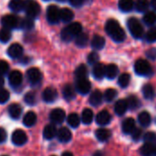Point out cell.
Instances as JSON below:
<instances>
[{
    "mask_svg": "<svg viewBox=\"0 0 156 156\" xmlns=\"http://www.w3.org/2000/svg\"><path fill=\"white\" fill-rule=\"evenodd\" d=\"M105 30L107 34L111 37V38L117 43L122 42L126 37L125 31L122 29L119 22L115 19H109L107 21L105 25Z\"/></svg>",
    "mask_w": 156,
    "mask_h": 156,
    "instance_id": "cell-1",
    "label": "cell"
},
{
    "mask_svg": "<svg viewBox=\"0 0 156 156\" xmlns=\"http://www.w3.org/2000/svg\"><path fill=\"white\" fill-rule=\"evenodd\" d=\"M82 32V26L79 22L70 23L68 27L62 29L61 31V39L65 42L71 41L74 37L80 35Z\"/></svg>",
    "mask_w": 156,
    "mask_h": 156,
    "instance_id": "cell-2",
    "label": "cell"
},
{
    "mask_svg": "<svg viewBox=\"0 0 156 156\" xmlns=\"http://www.w3.org/2000/svg\"><path fill=\"white\" fill-rule=\"evenodd\" d=\"M127 26L130 33L135 38H142L144 36V27L142 23L135 17H131L127 21Z\"/></svg>",
    "mask_w": 156,
    "mask_h": 156,
    "instance_id": "cell-3",
    "label": "cell"
},
{
    "mask_svg": "<svg viewBox=\"0 0 156 156\" xmlns=\"http://www.w3.org/2000/svg\"><path fill=\"white\" fill-rule=\"evenodd\" d=\"M134 70L136 74L140 76H149L153 72V69L150 65V63L143 58H140L136 60L134 64Z\"/></svg>",
    "mask_w": 156,
    "mask_h": 156,
    "instance_id": "cell-4",
    "label": "cell"
},
{
    "mask_svg": "<svg viewBox=\"0 0 156 156\" xmlns=\"http://www.w3.org/2000/svg\"><path fill=\"white\" fill-rule=\"evenodd\" d=\"M24 10L26 11L27 17L34 19L39 16L41 9H40V5H38V3L36 2L35 0H26Z\"/></svg>",
    "mask_w": 156,
    "mask_h": 156,
    "instance_id": "cell-5",
    "label": "cell"
},
{
    "mask_svg": "<svg viewBox=\"0 0 156 156\" xmlns=\"http://www.w3.org/2000/svg\"><path fill=\"white\" fill-rule=\"evenodd\" d=\"M1 23L4 27L8 29H14L19 27L20 20L16 15H5L1 18Z\"/></svg>",
    "mask_w": 156,
    "mask_h": 156,
    "instance_id": "cell-6",
    "label": "cell"
},
{
    "mask_svg": "<svg viewBox=\"0 0 156 156\" xmlns=\"http://www.w3.org/2000/svg\"><path fill=\"white\" fill-rule=\"evenodd\" d=\"M47 19L50 24H57L60 20V9L55 5H51L47 8Z\"/></svg>",
    "mask_w": 156,
    "mask_h": 156,
    "instance_id": "cell-7",
    "label": "cell"
},
{
    "mask_svg": "<svg viewBox=\"0 0 156 156\" xmlns=\"http://www.w3.org/2000/svg\"><path fill=\"white\" fill-rule=\"evenodd\" d=\"M27 78L31 85H37L42 80V74L37 68H30L27 71Z\"/></svg>",
    "mask_w": 156,
    "mask_h": 156,
    "instance_id": "cell-8",
    "label": "cell"
},
{
    "mask_svg": "<svg viewBox=\"0 0 156 156\" xmlns=\"http://www.w3.org/2000/svg\"><path fill=\"white\" fill-rule=\"evenodd\" d=\"M75 89L79 93H80L82 95H86L90 91L91 84L87 80V78L86 79H79L76 80Z\"/></svg>",
    "mask_w": 156,
    "mask_h": 156,
    "instance_id": "cell-9",
    "label": "cell"
},
{
    "mask_svg": "<svg viewBox=\"0 0 156 156\" xmlns=\"http://www.w3.org/2000/svg\"><path fill=\"white\" fill-rule=\"evenodd\" d=\"M66 118V113L62 109H54L51 111L49 114V119L50 121L55 123V124H60L65 121Z\"/></svg>",
    "mask_w": 156,
    "mask_h": 156,
    "instance_id": "cell-10",
    "label": "cell"
},
{
    "mask_svg": "<svg viewBox=\"0 0 156 156\" xmlns=\"http://www.w3.org/2000/svg\"><path fill=\"white\" fill-rule=\"evenodd\" d=\"M27 141V136L26 133L22 130H16L12 134V143L15 145L21 146L24 145Z\"/></svg>",
    "mask_w": 156,
    "mask_h": 156,
    "instance_id": "cell-11",
    "label": "cell"
},
{
    "mask_svg": "<svg viewBox=\"0 0 156 156\" xmlns=\"http://www.w3.org/2000/svg\"><path fill=\"white\" fill-rule=\"evenodd\" d=\"M23 75L19 70H13L8 75V82L13 88H16L22 84Z\"/></svg>",
    "mask_w": 156,
    "mask_h": 156,
    "instance_id": "cell-12",
    "label": "cell"
},
{
    "mask_svg": "<svg viewBox=\"0 0 156 156\" xmlns=\"http://www.w3.org/2000/svg\"><path fill=\"white\" fill-rule=\"evenodd\" d=\"M58 98V92L54 88H46L42 93V99L45 102L51 103L54 102Z\"/></svg>",
    "mask_w": 156,
    "mask_h": 156,
    "instance_id": "cell-13",
    "label": "cell"
},
{
    "mask_svg": "<svg viewBox=\"0 0 156 156\" xmlns=\"http://www.w3.org/2000/svg\"><path fill=\"white\" fill-rule=\"evenodd\" d=\"M7 54L11 58H18L23 54V47L18 43H14L9 46L7 49Z\"/></svg>",
    "mask_w": 156,
    "mask_h": 156,
    "instance_id": "cell-14",
    "label": "cell"
},
{
    "mask_svg": "<svg viewBox=\"0 0 156 156\" xmlns=\"http://www.w3.org/2000/svg\"><path fill=\"white\" fill-rule=\"evenodd\" d=\"M112 121V116L108 111H101L96 116V122L101 126H105L109 124Z\"/></svg>",
    "mask_w": 156,
    "mask_h": 156,
    "instance_id": "cell-15",
    "label": "cell"
},
{
    "mask_svg": "<svg viewBox=\"0 0 156 156\" xmlns=\"http://www.w3.org/2000/svg\"><path fill=\"white\" fill-rule=\"evenodd\" d=\"M57 137H58V141L61 143H69L71 140L72 134L69 128L61 127L57 133Z\"/></svg>",
    "mask_w": 156,
    "mask_h": 156,
    "instance_id": "cell-16",
    "label": "cell"
},
{
    "mask_svg": "<svg viewBox=\"0 0 156 156\" xmlns=\"http://www.w3.org/2000/svg\"><path fill=\"white\" fill-rule=\"evenodd\" d=\"M136 128L135 121L133 118H127L122 122V129L125 134H131Z\"/></svg>",
    "mask_w": 156,
    "mask_h": 156,
    "instance_id": "cell-17",
    "label": "cell"
},
{
    "mask_svg": "<svg viewBox=\"0 0 156 156\" xmlns=\"http://www.w3.org/2000/svg\"><path fill=\"white\" fill-rule=\"evenodd\" d=\"M22 107L17 104V103H13L8 107V113L9 116L14 119V120H17L20 118L21 114H22Z\"/></svg>",
    "mask_w": 156,
    "mask_h": 156,
    "instance_id": "cell-18",
    "label": "cell"
},
{
    "mask_svg": "<svg viewBox=\"0 0 156 156\" xmlns=\"http://www.w3.org/2000/svg\"><path fill=\"white\" fill-rule=\"evenodd\" d=\"M102 100H103V95H102V93H101L100 90H94V91L90 94L89 101H90V105H92V106H94V107H97V106H99L100 104H101Z\"/></svg>",
    "mask_w": 156,
    "mask_h": 156,
    "instance_id": "cell-19",
    "label": "cell"
},
{
    "mask_svg": "<svg viewBox=\"0 0 156 156\" xmlns=\"http://www.w3.org/2000/svg\"><path fill=\"white\" fill-rule=\"evenodd\" d=\"M92 74L93 77L96 80H101L105 76V66L102 63H97L94 65L93 69H92Z\"/></svg>",
    "mask_w": 156,
    "mask_h": 156,
    "instance_id": "cell-20",
    "label": "cell"
},
{
    "mask_svg": "<svg viewBox=\"0 0 156 156\" xmlns=\"http://www.w3.org/2000/svg\"><path fill=\"white\" fill-rule=\"evenodd\" d=\"M37 122V115L34 112H27L23 117V123L27 127H32Z\"/></svg>",
    "mask_w": 156,
    "mask_h": 156,
    "instance_id": "cell-21",
    "label": "cell"
},
{
    "mask_svg": "<svg viewBox=\"0 0 156 156\" xmlns=\"http://www.w3.org/2000/svg\"><path fill=\"white\" fill-rule=\"evenodd\" d=\"M90 45H91L92 48H94L95 50H100V49L104 48L105 39H104L103 37H101L100 35H95L91 39Z\"/></svg>",
    "mask_w": 156,
    "mask_h": 156,
    "instance_id": "cell-22",
    "label": "cell"
},
{
    "mask_svg": "<svg viewBox=\"0 0 156 156\" xmlns=\"http://www.w3.org/2000/svg\"><path fill=\"white\" fill-rule=\"evenodd\" d=\"M119 73V69L115 64H109L105 67V77L109 80H113Z\"/></svg>",
    "mask_w": 156,
    "mask_h": 156,
    "instance_id": "cell-23",
    "label": "cell"
},
{
    "mask_svg": "<svg viewBox=\"0 0 156 156\" xmlns=\"http://www.w3.org/2000/svg\"><path fill=\"white\" fill-rule=\"evenodd\" d=\"M128 110V104L126 100H119L114 106V112L117 115L122 116L123 115L126 111Z\"/></svg>",
    "mask_w": 156,
    "mask_h": 156,
    "instance_id": "cell-24",
    "label": "cell"
},
{
    "mask_svg": "<svg viewBox=\"0 0 156 156\" xmlns=\"http://www.w3.org/2000/svg\"><path fill=\"white\" fill-rule=\"evenodd\" d=\"M57 133H58V131H57L56 126L54 124H48L44 128L43 136L47 140H51L55 136H57Z\"/></svg>",
    "mask_w": 156,
    "mask_h": 156,
    "instance_id": "cell-25",
    "label": "cell"
},
{
    "mask_svg": "<svg viewBox=\"0 0 156 156\" xmlns=\"http://www.w3.org/2000/svg\"><path fill=\"white\" fill-rule=\"evenodd\" d=\"M26 1L25 0H10L8 6L13 12H20L25 9Z\"/></svg>",
    "mask_w": 156,
    "mask_h": 156,
    "instance_id": "cell-26",
    "label": "cell"
},
{
    "mask_svg": "<svg viewBox=\"0 0 156 156\" xmlns=\"http://www.w3.org/2000/svg\"><path fill=\"white\" fill-rule=\"evenodd\" d=\"M62 94H63L64 99H66L67 101H71L75 98L76 91H75V89L70 84H67L63 87Z\"/></svg>",
    "mask_w": 156,
    "mask_h": 156,
    "instance_id": "cell-27",
    "label": "cell"
},
{
    "mask_svg": "<svg viewBox=\"0 0 156 156\" xmlns=\"http://www.w3.org/2000/svg\"><path fill=\"white\" fill-rule=\"evenodd\" d=\"M95 135H96V138L100 142H107L111 138L112 133H111V132L108 129L101 128V129H99V130L96 131Z\"/></svg>",
    "mask_w": 156,
    "mask_h": 156,
    "instance_id": "cell-28",
    "label": "cell"
},
{
    "mask_svg": "<svg viewBox=\"0 0 156 156\" xmlns=\"http://www.w3.org/2000/svg\"><path fill=\"white\" fill-rule=\"evenodd\" d=\"M74 17V13L69 8H62L60 9V20L64 23L70 22Z\"/></svg>",
    "mask_w": 156,
    "mask_h": 156,
    "instance_id": "cell-29",
    "label": "cell"
},
{
    "mask_svg": "<svg viewBox=\"0 0 156 156\" xmlns=\"http://www.w3.org/2000/svg\"><path fill=\"white\" fill-rule=\"evenodd\" d=\"M138 121H139V123L141 124L142 127H147V126H149L151 124L152 118H151V115H150L149 112H143L142 113L139 114Z\"/></svg>",
    "mask_w": 156,
    "mask_h": 156,
    "instance_id": "cell-30",
    "label": "cell"
},
{
    "mask_svg": "<svg viewBox=\"0 0 156 156\" xmlns=\"http://www.w3.org/2000/svg\"><path fill=\"white\" fill-rule=\"evenodd\" d=\"M134 7L133 0H120L119 1V8L122 12H130Z\"/></svg>",
    "mask_w": 156,
    "mask_h": 156,
    "instance_id": "cell-31",
    "label": "cell"
},
{
    "mask_svg": "<svg viewBox=\"0 0 156 156\" xmlns=\"http://www.w3.org/2000/svg\"><path fill=\"white\" fill-rule=\"evenodd\" d=\"M143 94L144 97L147 100H153L155 96L154 88L151 84H145L143 87Z\"/></svg>",
    "mask_w": 156,
    "mask_h": 156,
    "instance_id": "cell-32",
    "label": "cell"
},
{
    "mask_svg": "<svg viewBox=\"0 0 156 156\" xmlns=\"http://www.w3.org/2000/svg\"><path fill=\"white\" fill-rule=\"evenodd\" d=\"M155 144H144L141 147V154L144 156H152L154 154V149H155Z\"/></svg>",
    "mask_w": 156,
    "mask_h": 156,
    "instance_id": "cell-33",
    "label": "cell"
},
{
    "mask_svg": "<svg viewBox=\"0 0 156 156\" xmlns=\"http://www.w3.org/2000/svg\"><path fill=\"white\" fill-rule=\"evenodd\" d=\"M88 42H89V36H88V34H86V33L81 32L80 35H78V36L76 37L75 43H76V45H77L78 47H80V48H84V47H86L87 44H88Z\"/></svg>",
    "mask_w": 156,
    "mask_h": 156,
    "instance_id": "cell-34",
    "label": "cell"
},
{
    "mask_svg": "<svg viewBox=\"0 0 156 156\" xmlns=\"http://www.w3.org/2000/svg\"><path fill=\"white\" fill-rule=\"evenodd\" d=\"M93 121V112L90 109H85L81 114V122L84 124H90Z\"/></svg>",
    "mask_w": 156,
    "mask_h": 156,
    "instance_id": "cell-35",
    "label": "cell"
},
{
    "mask_svg": "<svg viewBox=\"0 0 156 156\" xmlns=\"http://www.w3.org/2000/svg\"><path fill=\"white\" fill-rule=\"evenodd\" d=\"M126 101L128 104V109H130V110H136L140 107V101L134 95H130L127 98Z\"/></svg>",
    "mask_w": 156,
    "mask_h": 156,
    "instance_id": "cell-36",
    "label": "cell"
},
{
    "mask_svg": "<svg viewBox=\"0 0 156 156\" xmlns=\"http://www.w3.org/2000/svg\"><path fill=\"white\" fill-rule=\"evenodd\" d=\"M67 122L70 127L77 128V127H79V125L80 123V119L77 113H70L67 118Z\"/></svg>",
    "mask_w": 156,
    "mask_h": 156,
    "instance_id": "cell-37",
    "label": "cell"
},
{
    "mask_svg": "<svg viewBox=\"0 0 156 156\" xmlns=\"http://www.w3.org/2000/svg\"><path fill=\"white\" fill-rule=\"evenodd\" d=\"M88 76V69L85 65H80L75 70V77L79 79H86Z\"/></svg>",
    "mask_w": 156,
    "mask_h": 156,
    "instance_id": "cell-38",
    "label": "cell"
},
{
    "mask_svg": "<svg viewBox=\"0 0 156 156\" xmlns=\"http://www.w3.org/2000/svg\"><path fill=\"white\" fill-rule=\"evenodd\" d=\"M150 5L149 0H136L134 7L138 12H145L147 11Z\"/></svg>",
    "mask_w": 156,
    "mask_h": 156,
    "instance_id": "cell-39",
    "label": "cell"
},
{
    "mask_svg": "<svg viewBox=\"0 0 156 156\" xmlns=\"http://www.w3.org/2000/svg\"><path fill=\"white\" fill-rule=\"evenodd\" d=\"M118 92L116 90L114 89H108L105 90L104 94H103V99L107 101V102H112L115 100V98L117 97Z\"/></svg>",
    "mask_w": 156,
    "mask_h": 156,
    "instance_id": "cell-40",
    "label": "cell"
},
{
    "mask_svg": "<svg viewBox=\"0 0 156 156\" xmlns=\"http://www.w3.org/2000/svg\"><path fill=\"white\" fill-rule=\"evenodd\" d=\"M19 27L24 29V30H31L33 27H34V22H33V19L30 18V17H26V18H23L21 21H20V24H19Z\"/></svg>",
    "mask_w": 156,
    "mask_h": 156,
    "instance_id": "cell-41",
    "label": "cell"
},
{
    "mask_svg": "<svg viewBox=\"0 0 156 156\" xmlns=\"http://www.w3.org/2000/svg\"><path fill=\"white\" fill-rule=\"evenodd\" d=\"M130 81H131V76L128 73H122V75H120V77L118 79V84L122 88L128 87L130 84Z\"/></svg>",
    "mask_w": 156,
    "mask_h": 156,
    "instance_id": "cell-42",
    "label": "cell"
},
{
    "mask_svg": "<svg viewBox=\"0 0 156 156\" xmlns=\"http://www.w3.org/2000/svg\"><path fill=\"white\" fill-rule=\"evenodd\" d=\"M144 22L147 26H153L156 22V14L153 11L146 12L144 16Z\"/></svg>",
    "mask_w": 156,
    "mask_h": 156,
    "instance_id": "cell-43",
    "label": "cell"
},
{
    "mask_svg": "<svg viewBox=\"0 0 156 156\" xmlns=\"http://www.w3.org/2000/svg\"><path fill=\"white\" fill-rule=\"evenodd\" d=\"M11 38V31L6 27H3L0 30V41L2 43H6Z\"/></svg>",
    "mask_w": 156,
    "mask_h": 156,
    "instance_id": "cell-44",
    "label": "cell"
},
{
    "mask_svg": "<svg viewBox=\"0 0 156 156\" xmlns=\"http://www.w3.org/2000/svg\"><path fill=\"white\" fill-rule=\"evenodd\" d=\"M24 101H25V102L27 104H28L30 106L35 105L37 103V95H36V93L32 92V91L27 92L24 97Z\"/></svg>",
    "mask_w": 156,
    "mask_h": 156,
    "instance_id": "cell-45",
    "label": "cell"
},
{
    "mask_svg": "<svg viewBox=\"0 0 156 156\" xmlns=\"http://www.w3.org/2000/svg\"><path fill=\"white\" fill-rule=\"evenodd\" d=\"M144 141L146 144H156V133L154 132H149L146 133L144 135Z\"/></svg>",
    "mask_w": 156,
    "mask_h": 156,
    "instance_id": "cell-46",
    "label": "cell"
},
{
    "mask_svg": "<svg viewBox=\"0 0 156 156\" xmlns=\"http://www.w3.org/2000/svg\"><path fill=\"white\" fill-rule=\"evenodd\" d=\"M145 38L148 42H155L156 41V27H151L145 36Z\"/></svg>",
    "mask_w": 156,
    "mask_h": 156,
    "instance_id": "cell-47",
    "label": "cell"
},
{
    "mask_svg": "<svg viewBox=\"0 0 156 156\" xmlns=\"http://www.w3.org/2000/svg\"><path fill=\"white\" fill-rule=\"evenodd\" d=\"M9 97H10L9 91L5 89L1 88L0 89V103L1 104L5 103L9 100Z\"/></svg>",
    "mask_w": 156,
    "mask_h": 156,
    "instance_id": "cell-48",
    "label": "cell"
},
{
    "mask_svg": "<svg viewBox=\"0 0 156 156\" xmlns=\"http://www.w3.org/2000/svg\"><path fill=\"white\" fill-rule=\"evenodd\" d=\"M99 59H100V56L97 52H91L88 56V62L90 65L97 64L99 62Z\"/></svg>",
    "mask_w": 156,
    "mask_h": 156,
    "instance_id": "cell-49",
    "label": "cell"
},
{
    "mask_svg": "<svg viewBox=\"0 0 156 156\" xmlns=\"http://www.w3.org/2000/svg\"><path fill=\"white\" fill-rule=\"evenodd\" d=\"M131 134H132L133 140H134V141H139V140L142 138L144 133H143V130H142L141 128H135V130H134Z\"/></svg>",
    "mask_w": 156,
    "mask_h": 156,
    "instance_id": "cell-50",
    "label": "cell"
},
{
    "mask_svg": "<svg viewBox=\"0 0 156 156\" xmlns=\"http://www.w3.org/2000/svg\"><path fill=\"white\" fill-rule=\"evenodd\" d=\"M9 69V65L5 60H0V76H4L7 73Z\"/></svg>",
    "mask_w": 156,
    "mask_h": 156,
    "instance_id": "cell-51",
    "label": "cell"
},
{
    "mask_svg": "<svg viewBox=\"0 0 156 156\" xmlns=\"http://www.w3.org/2000/svg\"><path fill=\"white\" fill-rule=\"evenodd\" d=\"M69 4L74 6V7H80L81 5H83L84 4L90 2V0H69Z\"/></svg>",
    "mask_w": 156,
    "mask_h": 156,
    "instance_id": "cell-52",
    "label": "cell"
},
{
    "mask_svg": "<svg viewBox=\"0 0 156 156\" xmlns=\"http://www.w3.org/2000/svg\"><path fill=\"white\" fill-rule=\"evenodd\" d=\"M146 56L148 58H151V59H155L156 58V48H152L150 49L147 50L146 52Z\"/></svg>",
    "mask_w": 156,
    "mask_h": 156,
    "instance_id": "cell-53",
    "label": "cell"
},
{
    "mask_svg": "<svg viewBox=\"0 0 156 156\" xmlns=\"http://www.w3.org/2000/svg\"><path fill=\"white\" fill-rule=\"evenodd\" d=\"M7 138V133L6 131L4 128L0 127V144H3Z\"/></svg>",
    "mask_w": 156,
    "mask_h": 156,
    "instance_id": "cell-54",
    "label": "cell"
},
{
    "mask_svg": "<svg viewBox=\"0 0 156 156\" xmlns=\"http://www.w3.org/2000/svg\"><path fill=\"white\" fill-rule=\"evenodd\" d=\"M92 156H105L103 154V153L102 152H101V151H97L96 153H94V154Z\"/></svg>",
    "mask_w": 156,
    "mask_h": 156,
    "instance_id": "cell-55",
    "label": "cell"
},
{
    "mask_svg": "<svg viewBox=\"0 0 156 156\" xmlns=\"http://www.w3.org/2000/svg\"><path fill=\"white\" fill-rule=\"evenodd\" d=\"M151 5L154 9L156 10V0H151Z\"/></svg>",
    "mask_w": 156,
    "mask_h": 156,
    "instance_id": "cell-56",
    "label": "cell"
},
{
    "mask_svg": "<svg viewBox=\"0 0 156 156\" xmlns=\"http://www.w3.org/2000/svg\"><path fill=\"white\" fill-rule=\"evenodd\" d=\"M61 156H74L70 152H65V153H63L62 154V155Z\"/></svg>",
    "mask_w": 156,
    "mask_h": 156,
    "instance_id": "cell-57",
    "label": "cell"
},
{
    "mask_svg": "<svg viewBox=\"0 0 156 156\" xmlns=\"http://www.w3.org/2000/svg\"><path fill=\"white\" fill-rule=\"evenodd\" d=\"M4 79H3V77L2 76H0V89L3 87V85H4Z\"/></svg>",
    "mask_w": 156,
    "mask_h": 156,
    "instance_id": "cell-58",
    "label": "cell"
},
{
    "mask_svg": "<svg viewBox=\"0 0 156 156\" xmlns=\"http://www.w3.org/2000/svg\"><path fill=\"white\" fill-rule=\"evenodd\" d=\"M57 1H58V2H65L66 0H57Z\"/></svg>",
    "mask_w": 156,
    "mask_h": 156,
    "instance_id": "cell-59",
    "label": "cell"
},
{
    "mask_svg": "<svg viewBox=\"0 0 156 156\" xmlns=\"http://www.w3.org/2000/svg\"><path fill=\"white\" fill-rule=\"evenodd\" d=\"M154 156H156V146H155V149H154Z\"/></svg>",
    "mask_w": 156,
    "mask_h": 156,
    "instance_id": "cell-60",
    "label": "cell"
},
{
    "mask_svg": "<svg viewBox=\"0 0 156 156\" xmlns=\"http://www.w3.org/2000/svg\"><path fill=\"white\" fill-rule=\"evenodd\" d=\"M44 1H49V0H44Z\"/></svg>",
    "mask_w": 156,
    "mask_h": 156,
    "instance_id": "cell-61",
    "label": "cell"
},
{
    "mask_svg": "<svg viewBox=\"0 0 156 156\" xmlns=\"http://www.w3.org/2000/svg\"><path fill=\"white\" fill-rule=\"evenodd\" d=\"M2 156H7V155H2Z\"/></svg>",
    "mask_w": 156,
    "mask_h": 156,
    "instance_id": "cell-62",
    "label": "cell"
},
{
    "mask_svg": "<svg viewBox=\"0 0 156 156\" xmlns=\"http://www.w3.org/2000/svg\"><path fill=\"white\" fill-rule=\"evenodd\" d=\"M51 156H55V155H51Z\"/></svg>",
    "mask_w": 156,
    "mask_h": 156,
    "instance_id": "cell-63",
    "label": "cell"
}]
</instances>
